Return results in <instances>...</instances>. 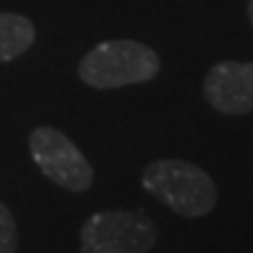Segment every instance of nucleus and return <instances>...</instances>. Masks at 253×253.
I'll list each match as a JSON object with an SVG mask.
<instances>
[{
  "mask_svg": "<svg viewBox=\"0 0 253 253\" xmlns=\"http://www.w3.org/2000/svg\"><path fill=\"white\" fill-rule=\"evenodd\" d=\"M161 70L154 49L137 41H106L84 55L78 63V76L93 89H121L148 83Z\"/></svg>",
  "mask_w": 253,
  "mask_h": 253,
  "instance_id": "nucleus-2",
  "label": "nucleus"
},
{
  "mask_svg": "<svg viewBox=\"0 0 253 253\" xmlns=\"http://www.w3.org/2000/svg\"><path fill=\"white\" fill-rule=\"evenodd\" d=\"M156 241L158 228L141 209L97 211L81 228L83 253H150Z\"/></svg>",
  "mask_w": 253,
  "mask_h": 253,
  "instance_id": "nucleus-3",
  "label": "nucleus"
},
{
  "mask_svg": "<svg viewBox=\"0 0 253 253\" xmlns=\"http://www.w3.org/2000/svg\"><path fill=\"white\" fill-rule=\"evenodd\" d=\"M30 152L38 169L59 188L83 192L93 184V169L86 156L55 126H36L30 133Z\"/></svg>",
  "mask_w": 253,
  "mask_h": 253,
  "instance_id": "nucleus-4",
  "label": "nucleus"
},
{
  "mask_svg": "<svg viewBox=\"0 0 253 253\" xmlns=\"http://www.w3.org/2000/svg\"><path fill=\"white\" fill-rule=\"evenodd\" d=\"M36 41V28L17 13H0V63L21 57Z\"/></svg>",
  "mask_w": 253,
  "mask_h": 253,
  "instance_id": "nucleus-6",
  "label": "nucleus"
},
{
  "mask_svg": "<svg viewBox=\"0 0 253 253\" xmlns=\"http://www.w3.org/2000/svg\"><path fill=\"white\" fill-rule=\"evenodd\" d=\"M141 184L181 217H203L217 203V188L209 173L181 158L150 163L144 169Z\"/></svg>",
  "mask_w": 253,
  "mask_h": 253,
  "instance_id": "nucleus-1",
  "label": "nucleus"
},
{
  "mask_svg": "<svg viewBox=\"0 0 253 253\" xmlns=\"http://www.w3.org/2000/svg\"><path fill=\"white\" fill-rule=\"evenodd\" d=\"M205 99L221 114L253 110V61H219L205 76Z\"/></svg>",
  "mask_w": 253,
  "mask_h": 253,
  "instance_id": "nucleus-5",
  "label": "nucleus"
},
{
  "mask_svg": "<svg viewBox=\"0 0 253 253\" xmlns=\"http://www.w3.org/2000/svg\"><path fill=\"white\" fill-rule=\"evenodd\" d=\"M247 15H249V21L253 26V0H249V4H247Z\"/></svg>",
  "mask_w": 253,
  "mask_h": 253,
  "instance_id": "nucleus-8",
  "label": "nucleus"
},
{
  "mask_svg": "<svg viewBox=\"0 0 253 253\" xmlns=\"http://www.w3.org/2000/svg\"><path fill=\"white\" fill-rule=\"evenodd\" d=\"M19 234H17V224L11 209L4 203H0V253H15L17 251Z\"/></svg>",
  "mask_w": 253,
  "mask_h": 253,
  "instance_id": "nucleus-7",
  "label": "nucleus"
}]
</instances>
